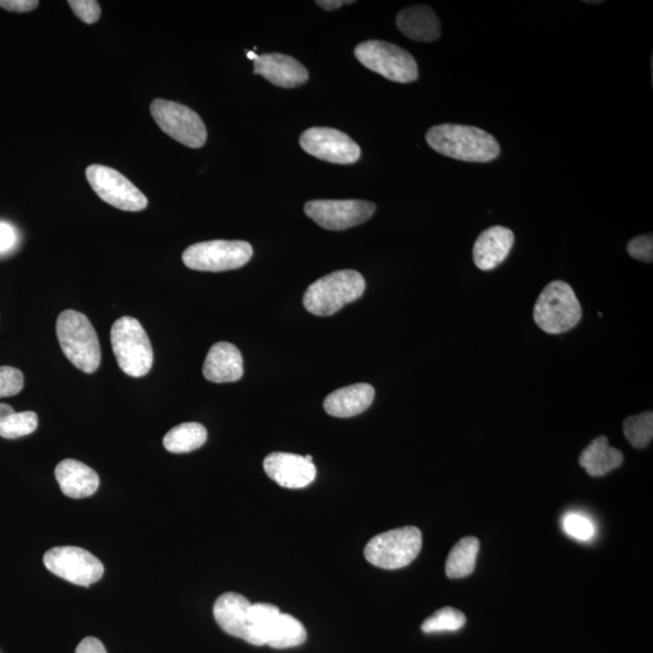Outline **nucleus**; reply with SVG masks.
I'll use <instances>...</instances> for the list:
<instances>
[{"instance_id": "nucleus-8", "label": "nucleus", "mask_w": 653, "mask_h": 653, "mask_svg": "<svg viewBox=\"0 0 653 653\" xmlns=\"http://www.w3.org/2000/svg\"><path fill=\"white\" fill-rule=\"evenodd\" d=\"M253 256L246 241L213 240L189 246L183 253V263L192 270L221 273L244 267Z\"/></svg>"}, {"instance_id": "nucleus-34", "label": "nucleus", "mask_w": 653, "mask_h": 653, "mask_svg": "<svg viewBox=\"0 0 653 653\" xmlns=\"http://www.w3.org/2000/svg\"><path fill=\"white\" fill-rule=\"evenodd\" d=\"M38 5V0H0V8L14 13H30L37 9Z\"/></svg>"}, {"instance_id": "nucleus-2", "label": "nucleus", "mask_w": 653, "mask_h": 653, "mask_svg": "<svg viewBox=\"0 0 653 653\" xmlns=\"http://www.w3.org/2000/svg\"><path fill=\"white\" fill-rule=\"evenodd\" d=\"M57 338L63 354L75 367L88 374L101 364V348L94 326L82 312H61L56 323Z\"/></svg>"}, {"instance_id": "nucleus-7", "label": "nucleus", "mask_w": 653, "mask_h": 653, "mask_svg": "<svg viewBox=\"0 0 653 653\" xmlns=\"http://www.w3.org/2000/svg\"><path fill=\"white\" fill-rule=\"evenodd\" d=\"M355 56L364 67L391 82L408 84L419 78L418 63L414 57L395 44L368 40L356 46Z\"/></svg>"}, {"instance_id": "nucleus-23", "label": "nucleus", "mask_w": 653, "mask_h": 653, "mask_svg": "<svg viewBox=\"0 0 653 653\" xmlns=\"http://www.w3.org/2000/svg\"><path fill=\"white\" fill-rule=\"evenodd\" d=\"M207 441L205 426L198 423H184L173 427L164 437V447L167 452L184 454L204 446Z\"/></svg>"}, {"instance_id": "nucleus-19", "label": "nucleus", "mask_w": 653, "mask_h": 653, "mask_svg": "<svg viewBox=\"0 0 653 653\" xmlns=\"http://www.w3.org/2000/svg\"><path fill=\"white\" fill-rule=\"evenodd\" d=\"M55 477L62 493L72 499L89 498L100 487V477L83 462L67 459L56 466Z\"/></svg>"}, {"instance_id": "nucleus-18", "label": "nucleus", "mask_w": 653, "mask_h": 653, "mask_svg": "<svg viewBox=\"0 0 653 653\" xmlns=\"http://www.w3.org/2000/svg\"><path fill=\"white\" fill-rule=\"evenodd\" d=\"M244 375L241 352L230 343H217L208 351L204 364V377L211 383H235Z\"/></svg>"}, {"instance_id": "nucleus-26", "label": "nucleus", "mask_w": 653, "mask_h": 653, "mask_svg": "<svg viewBox=\"0 0 653 653\" xmlns=\"http://www.w3.org/2000/svg\"><path fill=\"white\" fill-rule=\"evenodd\" d=\"M624 436L634 448L643 449L649 446L653 438V414L645 412L643 414L629 416L624 421Z\"/></svg>"}, {"instance_id": "nucleus-33", "label": "nucleus", "mask_w": 653, "mask_h": 653, "mask_svg": "<svg viewBox=\"0 0 653 653\" xmlns=\"http://www.w3.org/2000/svg\"><path fill=\"white\" fill-rule=\"evenodd\" d=\"M629 256L644 263H652L653 239L652 235H641L629 241L627 246Z\"/></svg>"}, {"instance_id": "nucleus-1", "label": "nucleus", "mask_w": 653, "mask_h": 653, "mask_svg": "<svg viewBox=\"0 0 653 653\" xmlns=\"http://www.w3.org/2000/svg\"><path fill=\"white\" fill-rule=\"evenodd\" d=\"M426 142L437 153L465 163H489L500 155L494 136L475 126L442 124L431 127Z\"/></svg>"}, {"instance_id": "nucleus-6", "label": "nucleus", "mask_w": 653, "mask_h": 653, "mask_svg": "<svg viewBox=\"0 0 653 653\" xmlns=\"http://www.w3.org/2000/svg\"><path fill=\"white\" fill-rule=\"evenodd\" d=\"M421 547V531L415 527H404L373 537L364 548V557L378 568L397 570L412 563L419 556Z\"/></svg>"}, {"instance_id": "nucleus-30", "label": "nucleus", "mask_w": 653, "mask_h": 653, "mask_svg": "<svg viewBox=\"0 0 653 653\" xmlns=\"http://www.w3.org/2000/svg\"><path fill=\"white\" fill-rule=\"evenodd\" d=\"M25 386V377L20 369L0 367V398L19 395Z\"/></svg>"}, {"instance_id": "nucleus-10", "label": "nucleus", "mask_w": 653, "mask_h": 653, "mask_svg": "<svg viewBox=\"0 0 653 653\" xmlns=\"http://www.w3.org/2000/svg\"><path fill=\"white\" fill-rule=\"evenodd\" d=\"M86 178L92 190L118 210L140 212L148 206L147 196L130 179L112 167L91 165L86 169Z\"/></svg>"}, {"instance_id": "nucleus-27", "label": "nucleus", "mask_w": 653, "mask_h": 653, "mask_svg": "<svg viewBox=\"0 0 653 653\" xmlns=\"http://www.w3.org/2000/svg\"><path fill=\"white\" fill-rule=\"evenodd\" d=\"M38 427V415L34 412L11 413L0 419V437L17 439L31 435Z\"/></svg>"}, {"instance_id": "nucleus-17", "label": "nucleus", "mask_w": 653, "mask_h": 653, "mask_svg": "<svg viewBox=\"0 0 653 653\" xmlns=\"http://www.w3.org/2000/svg\"><path fill=\"white\" fill-rule=\"evenodd\" d=\"M514 245L511 229L495 225L484 230L473 245V262L483 271L498 268L504 263Z\"/></svg>"}, {"instance_id": "nucleus-39", "label": "nucleus", "mask_w": 653, "mask_h": 653, "mask_svg": "<svg viewBox=\"0 0 653 653\" xmlns=\"http://www.w3.org/2000/svg\"><path fill=\"white\" fill-rule=\"evenodd\" d=\"M247 57H248V59L254 61V60L257 59L258 55L254 54L253 51H250V52H247Z\"/></svg>"}, {"instance_id": "nucleus-29", "label": "nucleus", "mask_w": 653, "mask_h": 653, "mask_svg": "<svg viewBox=\"0 0 653 653\" xmlns=\"http://www.w3.org/2000/svg\"><path fill=\"white\" fill-rule=\"evenodd\" d=\"M466 624V616L461 611L453 608L438 610L421 626L424 633H442L460 631Z\"/></svg>"}, {"instance_id": "nucleus-13", "label": "nucleus", "mask_w": 653, "mask_h": 653, "mask_svg": "<svg viewBox=\"0 0 653 653\" xmlns=\"http://www.w3.org/2000/svg\"><path fill=\"white\" fill-rule=\"evenodd\" d=\"M306 153L328 163L349 165L361 158V148L344 132L329 127H312L300 136Z\"/></svg>"}, {"instance_id": "nucleus-21", "label": "nucleus", "mask_w": 653, "mask_h": 653, "mask_svg": "<svg viewBox=\"0 0 653 653\" xmlns=\"http://www.w3.org/2000/svg\"><path fill=\"white\" fill-rule=\"evenodd\" d=\"M375 390L369 384H355L332 392L325 400V410L335 418H352L372 406Z\"/></svg>"}, {"instance_id": "nucleus-22", "label": "nucleus", "mask_w": 653, "mask_h": 653, "mask_svg": "<svg viewBox=\"0 0 653 653\" xmlns=\"http://www.w3.org/2000/svg\"><path fill=\"white\" fill-rule=\"evenodd\" d=\"M579 462L586 468L589 476L603 477L622 465L623 454L620 450L610 447L608 438L600 436L583 449Z\"/></svg>"}, {"instance_id": "nucleus-20", "label": "nucleus", "mask_w": 653, "mask_h": 653, "mask_svg": "<svg viewBox=\"0 0 653 653\" xmlns=\"http://www.w3.org/2000/svg\"><path fill=\"white\" fill-rule=\"evenodd\" d=\"M396 25L404 36L415 42L430 43L441 37V22L426 5H415L397 15Z\"/></svg>"}, {"instance_id": "nucleus-9", "label": "nucleus", "mask_w": 653, "mask_h": 653, "mask_svg": "<svg viewBox=\"0 0 653 653\" xmlns=\"http://www.w3.org/2000/svg\"><path fill=\"white\" fill-rule=\"evenodd\" d=\"M150 113L166 135L184 146L198 149L206 143L207 130L204 121L198 113L184 104L158 98L150 104Z\"/></svg>"}, {"instance_id": "nucleus-35", "label": "nucleus", "mask_w": 653, "mask_h": 653, "mask_svg": "<svg viewBox=\"0 0 653 653\" xmlns=\"http://www.w3.org/2000/svg\"><path fill=\"white\" fill-rule=\"evenodd\" d=\"M15 242V230L9 224L0 222V253L11 250Z\"/></svg>"}, {"instance_id": "nucleus-5", "label": "nucleus", "mask_w": 653, "mask_h": 653, "mask_svg": "<svg viewBox=\"0 0 653 653\" xmlns=\"http://www.w3.org/2000/svg\"><path fill=\"white\" fill-rule=\"evenodd\" d=\"M582 308L569 283L553 281L535 304L534 320L543 332L562 334L579 325Z\"/></svg>"}, {"instance_id": "nucleus-12", "label": "nucleus", "mask_w": 653, "mask_h": 653, "mask_svg": "<svg viewBox=\"0 0 653 653\" xmlns=\"http://www.w3.org/2000/svg\"><path fill=\"white\" fill-rule=\"evenodd\" d=\"M377 206L364 200H314L305 205L306 216L320 227L340 231L356 227L371 218Z\"/></svg>"}, {"instance_id": "nucleus-4", "label": "nucleus", "mask_w": 653, "mask_h": 653, "mask_svg": "<svg viewBox=\"0 0 653 653\" xmlns=\"http://www.w3.org/2000/svg\"><path fill=\"white\" fill-rule=\"evenodd\" d=\"M112 348L121 371L142 378L153 367L154 354L141 322L125 316L115 321L111 331Z\"/></svg>"}, {"instance_id": "nucleus-36", "label": "nucleus", "mask_w": 653, "mask_h": 653, "mask_svg": "<svg viewBox=\"0 0 653 653\" xmlns=\"http://www.w3.org/2000/svg\"><path fill=\"white\" fill-rule=\"evenodd\" d=\"M75 653H107L102 641L94 637H88L80 641Z\"/></svg>"}, {"instance_id": "nucleus-16", "label": "nucleus", "mask_w": 653, "mask_h": 653, "mask_svg": "<svg viewBox=\"0 0 653 653\" xmlns=\"http://www.w3.org/2000/svg\"><path fill=\"white\" fill-rule=\"evenodd\" d=\"M254 73L283 89H294L309 80V72L302 63L282 54L258 55L253 61Z\"/></svg>"}, {"instance_id": "nucleus-11", "label": "nucleus", "mask_w": 653, "mask_h": 653, "mask_svg": "<svg viewBox=\"0 0 653 653\" xmlns=\"http://www.w3.org/2000/svg\"><path fill=\"white\" fill-rule=\"evenodd\" d=\"M44 565L52 574L73 585L90 587L100 581L104 566L100 559L84 548L65 546L45 553Z\"/></svg>"}, {"instance_id": "nucleus-31", "label": "nucleus", "mask_w": 653, "mask_h": 653, "mask_svg": "<svg viewBox=\"0 0 653 653\" xmlns=\"http://www.w3.org/2000/svg\"><path fill=\"white\" fill-rule=\"evenodd\" d=\"M563 527L566 533L581 541L591 540L595 533L591 520L576 513H570L564 518Z\"/></svg>"}, {"instance_id": "nucleus-28", "label": "nucleus", "mask_w": 653, "mask_h": 653, "mask_svg": "<svg viewBox=\"0 0 653 653\" xmlns=\"http://www.w3.org/2000/svg\"><path fill=\"white\" fill-rule=\"evenodd\" d=\"M280 614V609L275 605L265 603L252 604L250 609V622L259 646L267 644L270 629L274 626L276 618Z\"/></svg>"}, {"instance_id": "nucleus-38", "label": "nucleus", "mask_w": 653, "mask_h": 653, "mask_svg": "<svg viewBox=\"0 0 653 653\" xmlns=\"http://www.w3.org/2000/svg\"><path fill=\"white\" fill-rule=\"evenodd\" d=\"M15 410L9 404L0 403V419L5 418V416L14 413Z\"/></svg>"}, {"instance_id": "nucleus-32", "label": "nucleus", "mask_w": 653, "mask_h": 653, "mask_svg": "<svg viewBox=\"0 0 653 653\" xmlns=\"http://www.w3.org/2000/svg\"><path fill=\"white\" fill-rule=\"evenodd\" d=\"M69 7L74 11V14L79 17L88 25L100 20L101 7L100 3L96 0H69Z\"/></svg>"}, {"instance_id": "nucleus-37", "label": "nucleus", "mask_w": 653, "mask_h": 653, "mask_svg": "<svg viewBox=\"0 0 653 653\" xmlns=\"http://www.w3.org/2000/svg\"><path fill=\"white\" fill-rule=\"evenodd\" d=\"M352 3L354 2H345V0H325V2H323V0H319V2H316V4L319 5V7L328 11L338 9L340 7H343V5L345 4H352Z\"/></svg>"}, {"instance_id": "nucleus-14", "label": "nucleus", "mask_w": 653, "mask_h": 653, "mask_svg": "<svg viewBox=\"0 0 653 653\" xmlns=\"http://www.w3.org/2000/svg\"><path fill=\"white\" fill-rule=\"evenodd\" d=\"M264 471L280 487L303 489L315 481L317 470L314 462L305 456L290 453H273L264 460Z\"/></svg>"}, {"instance_id": "nucleus-15", "label": "nucleus", "mask_w": 653, "mask_h": 653, "mask_svg": "<svg viewBox=\"0 0 653 653\" xmlns=\"http://www.w3.org/2000/svg\"><path fill=\"white\" fill-rule=\"evenodd\" d=\"M252 604L244 595L225 593L216 600L213 615L216 622L225 633L247 641L248 644L259 646L250 622Z\"/></svg>"}, {"instance_id": "nucleus-24", "label": "nucleus", "mask_w": 653, "mask_h": 653, "mask_svg": "<svg viewBox=\"0 0 653 653\" xmlns=\"http://www.w3.org/2000/svg\"><path fill=\"white\" fill-rule=\"evenodd\" d=\"M308 638L303 623L291 615L281 614L276 618L267 638V644L273 649H290L303 645Z\"/></svg>"}, {"instance_id": "nucleus-3", "label": "nucleus", "mask_w": 653, "mask_h": 653, "mask_svg": "<svg viewBox=\"0 0 653 653\" xmlns=\"http://www.w3.org/2000/svg\"><path fill=\"white\" fill-rule=\"evenodd\" d=\"M366 290L364 277L356 270H340L312 283L304 294L305 309L316 316H332L346 304L360 299Z\"/></svg>"}, {"instance_id": "nucleus-25", "label": "nucleus", "mask_w": 653, "mask_h": 653, "mask_svg": "<svg viewBox=\"0 0 653 653\" xmlns=\"http://www.w3.org/2000/svg\"><path fill=\"white\" fill-rule=\"evenodd\" d=\"M479 552V541L476 537H465L450 551L446 572L449 579H462L475 571Z\"/></svg>"}]
</instances>
